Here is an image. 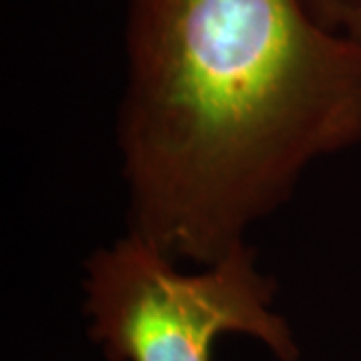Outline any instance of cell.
<instances>
[{
	"mask_svg": "<svg viewBox=\"0 0 361 361\" xmlns=\"http://www.w3.org/2000/svg\"><path fill=\"white\" fill-rule=\"evenodd\" d=\"M118 147L130 231L211 265L361 141V42L303 0H129Z\"/></svg>",
	"mask_w": 361,
	"mask_h": 361,
	"instance_id": "1",
	"label": "cell"
},
{
	"mask_svg": "<svg viewBox=\"0 0 361 361\" xmlns=\"http://www.w3.org/2000/svg\"><path fill=\"white\" fill-rule=\"evenodd\" d=\"M275 291L247 243L183 273L129 231L89 259L85 310L90 337L111 361H211L225 334L253 337L279 361H297L293 331L273 311Z\"/></svg>",
	"mask_w": 361,
	"mask_h": 361,
	"instance_id": "2",
	"label": "cell"
},
{
	"mask_svg": "<svg viewBox=\"0 0 361 361\" xmlns=\"http://www.w3.org/2000/svg\"><path fill=\"white\" fill-rule=\"evenodd\" d=\"M303 4L323 28L361 42V0H303Z\"/></svg>",
	"mask_w": 361,
	"mask_h": 361,
	"instance_id": "3",
	"label": "cell"
}]
</instances>
